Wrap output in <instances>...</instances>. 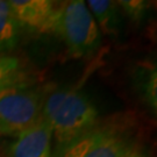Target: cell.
I'll use <instances>...</instances> for the list:
<instances>
[{"label": "cell", "mask_w": 157, "mask_h": 157, "mask_svg": "<svg viewBox=\"0 0 157 157\" xmlns=\"http://www.w3.org/2000/svg\"><path fill=\"white\" fill-rule=\"evenodd\" d=\"M42 117L51 129L52 157L100 121L93 101L77 87L51 92L44 99Z\"/></svg>", "instance_id": "6da1fadb"}, {"label": "cell", "mask_w": 157, "mask_h": 157, "mask_svg": "<svg viewBox=\"0 0 157 157\" xmlns=\"http://www.w3.org/2000/svg\"><path fill=\"white\" fill-rule=\"evenodd\" d=\"M134 126L120 119L99 121L56 157H124L136 148Z\"/></svg>", "instance_id": "7a4b0ae2"}, {"label": "cell", "mask_w": 157, "mask_h": 157, "mask_svg": "<svg viewBox=\"0 0 157 157\" xmlns=\"http://www.w3.org/2000/svg\"><path fill=\"white\" fill-rule=\"evenodd\" d=\"M54 34L64 42L69 54L77 58L93 55L101 45L100 29L82 0L59 5Z\"/></svg>", "instance_id": "3957f363"}, {"label": "cell", "mask_w": 157, "mask_h": 157, "mask_svg": "<svg viewBox=\"0 0 157 157\" xmlns=\"http://www.w3.org/2000/svg\"><path fill=\"white\" fill-rule=\"evenodd\" d=\"M44 94L26 79L0 89V134L17 136L42 115Z\"/></svg>", "instance_id": "277c9868"}, {"label": "cell", "mask_w": 157, "mask_h": 157, "mask_svg": "<svg viewBox=\"0 0 157 157\" xmlns=\"http://www.w3.org/2000/svg\"><path fill=\"white\" fill-rule=\"evenodd\" d=\"M14 17L21 28L34 33L54 34L59 5L49 0H10Z\"/></svg>", "instance_id": "5b68a950"}, {"label": "cell", "mask_w": 157, "mask_h": 157, "mask_svg": "<svg viewBox=\"0 0 157 157\" xmlns=\"http://www.w3.org/2000/svg\"><path fill=\"white\" fill-rule=\"evenodd\" d=\"M6 157H52L51 129L42 115L29 128L14 136Z\"/></svg>", "instance_id": "8992f818"}, {"label": "cell", "mask_w": 157, "mask_h": 157, "mask_svg": "<svg viewBox=\"0 0 157 157\" xmlns=\"http://www.w3.org/2000/svg\"><path fill=\"white\" fill-rule=\"evenodd\" d=\"M98 27L107 35L115 36L122 26V13L118 2L112 0H90L85 2Z\"/></svg>", "instance_id": "52a82bcc"}, {"label": "cell", "mask_w": 157, "mask_h": 157, "mask_svg": "<svg viewBox=\"0 0 157 157\" xmlns=\"http://www.w3.org/2000/svg\"><path fill=\"white\" fill-rule=\"evenodd\" d=\"M21 27L14 17L8 1L0 0V54L10 52L20 41Z\"/></svg>", "instance_id": "ba28073f"}, {"label": "cell", "mask_w": 157, "mask_h": 157, "mask_svg": "<svg viewBox=\"0 0 157 157\" xmlns=\"http://www.w3.org/2000/svg\"><path fill=\"white\" fill-rule=\"evenodd\" d=\"M136 87L146 105L156 115L157 109V71L155 63L143 64L136 69Z\"/></svg>", "instance_id": "9c48e42d"}, {"label": "cell", "mask_w": 157, "mask_h": 157, "mask_svg": "<svg viewBox=\"0 0 157 157\" xmlns=\"http://www.w3.org/2000/svg\"><path fill=\"white\" fill-rule=\"evenodd\" d=\"M23 79V71L20 61L17 57L0 54V89Z\"/></svg>", "instance_id": "30bf717a"}, {"label": "cell", "mask_w": 157, "mask_h": 157, "mask_svg": "<svg viewBox=\"0 0 157 157\" xmlns=\"http://www.w3.org/2000/svg\"><path fill=\"white\" fill-rule=\"evenodd\" d=\"M117 2L121 13L135 22L142 21L149 8V2L142 0H121Z\"/></svg>", "instance_id": "8fae6325"}, {"label": "cell", "mask_w": 157, "mask_h": 157, "mask_svg": "<svg viewBox=\"0 0 157 157\" xmlns=\"http://www.w3.org/2000/svg\"><path fill=\"white\" fill-rule=\"evenodd\" d=\"M124 157H149V155L147 154L141 147H136V148H134L132 151L129 152L128 155H126Z\"/></svg>", "instance_id": "7c38bea8"}]
</instances>
